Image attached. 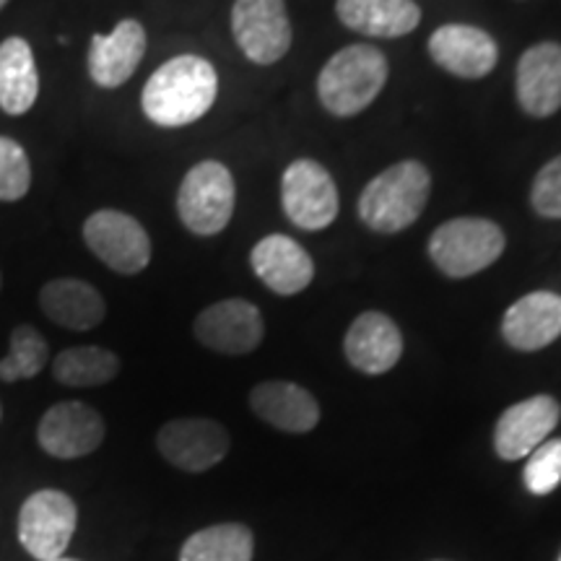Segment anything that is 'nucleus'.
Segmentation results:
<instances>
[{"label": "nucleus", "instance_id": "obj_7", "mask_svg": "<svg viewBox=\"0 0 561 561\" xmlns=\"http://www.w3.org/2000/svg\"><path fill=\"white\" fill-rule=\"evenodd\" d=\"M83 242L100 261L123 276H136L151 263V240L138 219L123 210H96L83 221Z\"/></svg>", "mask_w": 561, "mask_h": 561}, {"label": "nucleus", "instance_id": "obj_2", "mask_svg": "<svg viewBox=\"0 0 561 561\" xmlns=\"http://www.w3.org/2000/svg\"><path fill=\"white\" fill-rule=\"evenodd\" d=\"M432 193V174L421 161H401L364 187L359 216L369 229L380 234H396L409 229L424 214Z\"/></svg>", "mask_w": 561, "mask_h": 561}, {"label": "nucleus", "instance_id": "obj_34", "mask_svg": "<svg viewBox=\"0 0 561 561\" xmlns=\"http://www.w3.org/2000/svg\"><path fill=\"white\" fill-rule=\"evenodd\" d=\"M557 561H561V553H559V559H557Z\"/></svg>", "mask_w": 561, "mask_h": 561}, {"label": "nucleus", "instance_id": "obj_16", "mask_svg": "<svg viewBox=\"0 0 561 561\" xmlns=\"http://www.w3.org/2000/svg\"><path fill=\"white\" fill-rule=\"evenodd\" d=\"M250 265L255 276L280 297H294L305 291L314 278L310 252L286 234L263 237L250 252Z\"/></svg>", "mask_w": 561, "mask_h": 561}, {"label": "nucleus", "instance_id": "obj_19", "mask_svg": "<svg viewBox=\"0 0 561 561\" xmlns=\"http://www.w3.org/2000/svg\"><path fill=\"white\" fill-rule=\"evenodd\" d=\"M502 335L517 351H541L561 335V297L533 291L504 312Z\"/></svg>", "mask_w": 561, "mask_h": 561}, {"label": "nucleus", "instance_id": "obj_26", "mask_svg": "<svg viewBox=\"0 0 561 561\" xmlns=\"http://www.w3.org/2000/svg\"><path fill=\"white\" fill-rule=\"evenodd\" d=\"M47 356V341L42 333L32 325H16L11 333V348L9 356L0 362V380L3 382H21L37 377L45 369Z\"/></svg>", "mask_w": 561, "mask_h": 561}, {"label": "nucleus", "instance_id": "obj_25", "mask_svg": "<svg viewBox=\"0 0 561 561\" xmlns=\"http://www.w3.org/2000/svg\"><path fill=\"white\" fill-rule=\"evenodd\" d=\"M252 546L255 541L244 525H210L182 543L180 561H252Z\"/></svg>", "mask_w": 561, "mask_h": 561}, {"label": "nucleus", "instance_id": "obj_3", "mask_svg": "<svg viewBox=\"0 0 561 561\" xmlns=\"http://www.w3.org/2000/svg\"><path fill=\"white\" fill-rule=\"evenodd\" d=\"M388 81V60L371 45H351L335 53L318 76V96L331 115L354 117L380 96Z\"/></svg>", "mask_w": 561, "mask_h": 561}, {"label": "nucleus", "instance_id": "obj_13", "mask_svg": "<svg viewBox=\"0 0 561 561\" xmlns=\"http://www.w3.org/2000/svg\"><path fill=\"white\" fill-rule=\"evenodd\" d=\"M561 405L551 396H533L528 401L510 405L496 421L494 450L502 460H523L541 447L557 430Z\"/></svg>", "mask_w": 561, "mask_h": 561}, {"label": "nucleus", "instance_id": "obj_14", "mask_svg": "<svg viewBox=\"0 0 561 561\" xmlns=\"http://www.w3.org/2000/svg\"><path fill=\"white\" fill-rule=\"evenodd\" d=\"M430 55L458 79H483L500 60V47L491 34L476 26L445 24L430 37Z\"/></svg>", "mask_w": 561, "mask_h": 561}, {"label": "nucleus", "instance_id": "obj_12", "mask_svg": "<svg viewBox=\"0 0 561 561\" xmlns=\"http://www.w3.org/2000/svg\"><path fill=\"white\" fill-rule=\"evenodd\" d=\"M37 442L42 450L58 460L83 458L104 442V419L81 401L55 403L39 421Z\"/></svg>", "mask_w": 561, "mask_h": 561}, {"label": "nucleus", "instance_id": "obj_28", "mask_svg": "<svg viewBox=\"0 0 561 561\" xmlns=\"http://www.w3.org/2000/svg\"><path fill=\"white\" fill-rule=\"evenodd\" d=\"M525 489L536 496L551 494L553 489L561 483V439H546L541 447H536L528 455V462H525L523 471Z\"/></svg>", "mask_w": 561, "mask_h": 561}, {"label": "nucleus", "instance_id": "obj_17", "mask_svg": "<svg viewBox=\"0 0 561 561\" xmlns=\"http://www.w3.org/2000/svg\"><path fill=\"white\" fill-rule=\"evenodd\" d=\"M343 351L354 369L364 375H385L401 362L403 335L388 314L364 312L351 322Z\"/></svg>", "mask_w": 561, "mask_h": 561}, {"label": "nucleus", "instance_id": "obj_1", "mask_svg": "<svg viewBox=\"0 0 561 561\" xmlns=\"http://www.w3.org/2000/svg\"><path fill=\"white\" fill-rule=\"evenodd\" d=\"M219 94V76L206 58L178 55L153 70L146 81L140 107L161 128H182L198 123L214 107Z\"/></svg>", "mask_w": 561, "mask_h": 561}, {"label": "nucleus", "instance_id": "obj_11", "mask_svg": "<svg viewBox=\"0 0 561 561\" xmlns=\"http://www.w3.org/2000/svg\"><path fill=\"white\" fill-rule=\"evenodd\" d=\"M195 339L216 354L242 356L261 346L263 314L248 299L216 301L195 318Z\"/></svg>", "mask_w": 561, "mask_h": 561}, {"label": "nucleus", "instance_id": "obj_32", "mask_svg": "<svg viewBox=\"0 0 561 561\" xmlns=\"http://www.w3.org/2000/svg\"><path fill=\"white\" fill-rule=\"evenodd\" d=\"M0 289H3V276H0Z\"/></svg>", "mask_w": 561, "mask_h": 561}, {"label": "nucleus", "instance_id": "obj_24", "mask_svg": "<svg viewBox=\"0 0 561 561\" xmlns=\"http://www.w3.org/2000/svg\"><path fill=\"white\" fill-rule=\"evenodd\" d=\"M121 371V359L102 346H73L60 351L53 362V377L68 388L107 385Z\"/></svg>", "mask_w": 561, "mask_h": 561}, {"label": "nucleus", "instance_id": "obj_21", "mask_svg": "<svg viewBox=\"0 0 561 561\" xmlns=\"http://www.w3.org/2000/svg\"><path fill=\"white\" fill-rule=\"evenodd\" d=\"M250 409L265 424L291 434L310 432L320 421V405L312 392L294 382H261L250 392Z\"/></svg>", "mask_w": 561, "mask_h": 561}, {"label": "nucleus", "instance_id": "obj_31", "mask_svg": "<svg viewBox=\"0 0 561 561\" xmlns=\"http://www.w3.org/2000/svg\"><path fill=\"white\" fill-rule=\"evenodd\" d=\"M5 3H9V0H0V9H3V5H5Z\"/></svg>", "mask_w": 561, "mask_h": 561}, {"label": "nucleus", "instance_id": "obj_33", "mask_svg": "<svg viewBox=\"0 0 561 561\" xmlns=\"http://www.w3.org/2000/svg\"><path fill=\"white\" fill-rule=\"evenodd\" d=\"M0 419H3V409H0Z\"/></svg>", "mask_w": 561, "mask_h": 561}, {"label": "nucleus", "instance_id": "obj_6", "mask_svg": "<svg viewBox=\"0 0 561 561\" xmlns=\"http://www.w3.org/2000/svg\"><path fill=\"white\" fill-rule=\"evenodd\" d=\"M79 523V510L68 494L58 489H42L21 504L19 541L34 559H60L70 546Z\"/></svg>", "mask_w": 561, "mask_h": 561}, {"label": "nucleus", "instance_id": "obj_20", "mask_svg": "<svg viewBox=\"0 0 561 561\" xmlns=\"http://www.w3.org/2000/svg\"><path fill=\"white\" fill-rule=\"evenodd\" d=\"M42 312L55 325L83 333L94 331L107 318V305L94 286L81 278H53L39 291Z\"/></svg>", "mask_w": 561, "mask_h": 561}, {"label": "nucleus", "instance_id": "obj_10", "mask_svg": "<svg viewBox=\"0 0 561 561\" xmlns=\"http://www.w3.org/2000/svg\"><path fill=\"white\" fill-rule=\"evenodd\" d=\"M229 432L210 419H174L157 434L161 458L187 473H203L219 466L229 453Z\"/></svg>", "mask_w": 561, "mask_h": 561}, {"label": "nucleus", "instance_id": "obj_8", "mask_svg": "<svg viewBox=\"0 0 561 561\" xmlns=\"http://www.w3.org/2000/svg\"><path fill=\"white\" fill-rule=\"evenodd\" d=\"M280 201L291 224L305 231L331 227L339 216V191L328 170L312 159H297L280 180Z\"/></svg>", "mask_w": 561, "mask_h": 561}, {"label": "nucleus", "instance_id": "obj_27", "mask_svg": "<svg viewBox=\"0 0 561 561\" xmlns=\"http://www.w3.org/2000/svg\"><path fill=\"white\" fill-rule=\"evenodd\" d=\"M32 187V164L24 146L9 136H0V201H21Z\"/></svg>", "mask_w": 561, "mask_h": 561}, {"label": "nucleus", "instance_id": "obj_29", "mask_svg": "<svg viewBox=\"0 0 561 561\" xmlns=\"http://www.w3.org/2000/svg\"><path fill=\"white\" fill-rule=\"evenodd\" d=\"M530 203L543 219H561V157L551 159L536 174L530 191Z\"/></svg>", "mask_w": 561, "mask_h": 561}, {"label": "nucleus", "instance_id": "obj_4", "mask_svg": "<svg viewBox=\"0 0 561 561\" xmlns=\"http://www.w3.org/2000/svg\"><path fill=\"white\" fill-rule=\"evenodd\" d=\"M504 231L489 219H453L434 231L430 255L450 278H468L486 271L504 252Z\"/></svg>", "mask_w": 561, "mask_h": 561}, {"label": "nucleus", "instance_id": "obj_9", "mask_svg": "<svg viewBox=\"0 0 561 561\" xmlns=\"http://www.w3.org/2000/svg\"><path fill=\"white\" fill-rule=\"evenodd\" d=\"M231 32L244 58L257 66H273L291 47L284 0H237L231 9Z\"/></svg>", "mask_w": 561, "mask_h": 561}, {"label": "nucleus", "instance_id": "obj_22", "mask_svg": "<svg viewBox=\"0 0 561 561\" xmlns=\"http://www.w3.org/2000/svg\"><path fill=\"white\" fill-rule=\"evenodd\" d=\"M339 19L367 37H405L419 26L421 9L413 0H339Z\"/></svg>", "mask_w": 561, "mask_h": 561}, {"label": "nucleus", "instance_id": "obj_5", "mask_svg": "<svg viewBox=\"0 0 561 561\" xmlns=\"http://www.w3.org/2000/svg\"><path fill=\"white\" fill-rule=\"evenodd\" d=\"M234 178L221 161H201L182 180L178 193V214L193 234L214 237L227 229L234 214Z\"/></svg>", "mask_w": 561, "mask_h": 561}, {"label": "nucleus", "instance_id": "obj_15", "mask_svg": "<svg viewBox=\"0 0 561 561\" xmlns=\"http://www.w3.org/2000/svg\"><path fill=\"white\" fill-rule=\"evenodd\" d=\"M146 55V30L125 19L110 34H94L89 50V76L96 87L117 89L136 73Z\"/></svg>", "mask_w": 561, "mask_h": 561}, {"label": "nucleus", "instance_id": "obj_30", "mask_svg": "<svg viewBox=\"0 0 561 561\" xmlns=\"http://www.w3.org/2000/svg\"><path fill=\"white\" fill-rule=\"evenodd\" d=\"M50 561H79V559H62V557H60V559H50Z\"/></svg>", "mask_w": 561, "mask_h": 561}, {"label": "nucleus", "instance_id": "obj_18", "mask_svg": "<svg viewBox=\"0 0 561 561\" xmlns=\"http://www.w3.org/2000/svg\"><path fill=\"white\" fill-rule=\"evenodd\" d=\"M517 102L530 117H549L561 107V45H533L517 62Z\"/></svg>", "mask_w": 561, "mask_h": 561}, {"label": "nucleus", "instance_id": "obj_23", "mask_svg": "<svg viewBox=\"0 0 561 561\" xmlns=\"http://www.w3.org/2000/svg\"><path fill=\"white\" fill-rule=\"evenodd\" d=\"M39 94V73L30 42L9 37L0 45V110L19 117L34 107Z\"/></svg>", "mask_w": 561, "mask_h": 561}]
</instances>
